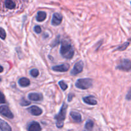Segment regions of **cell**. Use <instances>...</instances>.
Listing matches in <instances>:
<instances>
[{
	"label": "cell",
	"mask_w": 131,
	"mask_h": 131,
	"mask_svg": "<svg viewBox=\"0 0 131 131\" xmlns=\"http://www.w3.org/2000/svg\"><path fill=\"white\" fill-rule=\"evenodd\" d=\"M60 52L61 56L66 59H72L74 55V50L72 45L65 40L61 42Z\"/></svg>",
	"instance_id": "cell-1"
},
{
	"label": "cell",
	"mask_w": 131,
	"mask_h": 131,
	"mask_svg": "<svg viewBox=\"0 0 131 131\" xmlns=\"http://www.w3.org/2000/svg\"><path fill=\"white\" fill-rule=\"evenodd\" d=\"M29 104H30V102L26 101V100L24 99H22L21 101H20V105L21 106H29Z\"/></svg>",
	"instance_id": "cell-23"
},
{
	"label": "cell",
	"mask_w": 131,
	"mask_h": 131,
	"mask_svg": "<svg viewBox=\"0 0 131 131\" xmlns=\"http://www.w3.org/2000/svg\"><path fill=\"white\" fill-rule=\"evenodd\" d=\"M28 112L34 116H40L42 114V110L37 106H32L27 110Z\"/></svg>",
	"instance_id": "cell-9"
},
{
	"label": "cell",
	"mask_w": 131,
	"mask_h": 131,
	"mask_svg": "<svg viewBox=\"0 0 131 131\" xmlns=\"http://www.w3.org/2000/svg\"><path fill=\"white\" fill-rule=\"evenodd\" d=\"M28 130L29 131H40L42 130L40 125L39 123L37 122L33 121L28 125Z\"/></svg>",
	"instance_id": "cell-11"
},
{
	"label": "cell",
	"mask_w": 131,
	"mask_h": 131,
	"mask_svg": "<svg viewBox=\"0 0 131 131\" xmlns=\"http://www.w3.org/2000/svg\"><path fill=\"white\" fill-rule=\"evenodd\" d=\"M46 17H47V14L45 12L40 11L37 13L36 19L38 22H43L46 19Z\"/></svg>",
	"instance_id": "cell-17"
},
{
	"label": "cell",
	"mask_w": 131,
	"mask_h": 131,
	"mask_svg": "<svg viewBox=\"0 0 131 131\" xmlns=\"http://www.w3.org/2000/svg\"></svg>",
	"instance_id": "cell-30"
},
{
	"label": "cell",
	"mask_w": 131,
	"mask_h": 131,
	"mask_svg": "<svg viewBox=\"0 0 131 131\" xmlns=\"http://www.w3.org/2000/svg\"><path fill=\"white\" fill-rule=\"evenodd\" d=\"M6 34L5 29L2 28H0V38L2 40H5L6 38Z\"/></svg>",
	"instance_id": "cell-22"
},
{
	"label": "cell",
	"mask_w": 131,
	"mask_h": 131,
	"mask_svg": "<svg viewBox=\"0 0 131 131\" xmlns=\"http://www.w3.org/2000/svg\"><path fill=\"white\" fill-rule=\"evenodd\" d=\"M18 83L21 87H28L30 84V81L26 78H22L19 79Z\"/></svg>",
	"instance_id": "cell-16"
},
{
	"label": "cell",
	"mask_w": 131,
	"mask_h": 131,
	"mask_svg": "<svg viewBox=\"0 0 131 131\" xmlns=\"http://www.w3.org/2000/svg\"><path fill=\"white\" fill-rule=\"evenodd\" d=\"M34 31L36 33L39 34V33H40L41 32H42V29H41L40 26H35L34 28Z\"/></svg>",
	"instance_id": "cell-25"
},
{
	"label": "cell",
	"mask_w": 131,
	"mask_h": 131,
	"mask_svg": "<svg viewBox=\"0 0 131 131\" xmlns=\"http://www.w3.org/2000/svg\"><path fill=\"white\" fill-rule=\"evenodd\" d=\"M129 46V42H125L124 44H122V46H120V47H118L116 50H118V51H124V50L126 49L127 48L128 46Z\"/></svg>",
	"instance_id": "cell-21"
},
{
	"label": "cell",
	"mask_w": 131,
	"mask_h": 131,
	"mask_svg": "<svg viewBox=\"0 0 131 131\" xmlns=\"http://www.w3.org/2000/svg\"><path fill=\"white\" fill-rule=\"evenodd\" d=\"M30 75L33 78H37L39 75V71L37 69H33L30 70Z\"/></svg>",
	"instance_id": "cell-19"
},
{
	"label": "cell",
	"mask_w": 131,
	"mask_h": 131,
	"mask_svg": "<svg viewBox=\"0 0 131 131\" xmlns=\"http://www.w3.org/2000/svg\"><path fill=\"white\" fill-rule=\"evenodd\" d=\"M0 114L9 119H13L14 116L10 110L9 107L6 105L0 106Z\"/></svg>",
	"instance_id": "cell-5"
},
{
	"label": "cell",
	"mask_w": 131,
	"mask_h": 131,
	"mask_svg": "<svg viewBox=\"0 0 131 131\" xmlns=\"http://www.w3.org/2000/svg\"><path fill=\"white\" fill-rule=\"evenodd\" d=\"M92 84H93V81L90 78L79 79L75 83V87L81 90L88 89L92 86Z\"/></svg>",
	"instance_id": "cell-3"
},
{
	"label": "cell",
	"mask_w": 131,
	"mask_h": 131,
	"mask_svg": "<svg viewBox=\"0 0 131 131\" xmlns=\"http://www.w3.org/2000/svg\"><path fill=\"white\" fill-rule=\"evenodd\" d=\"M93 126H94V122H93L92 120H88V121L86 122L84 127H85V129H86V130H92V129H93Z\"/></svg>",
	"instance_id": "cell-18"
},
{
	"label": "cell",
	"mask_w": 131,
	"mask_h": 131,
	"mask_svg": "<svg viewBox=\"0 0 131 131\" xmlns=\"http://www.w3.org/2000/svg\"><path fill=\"white\" fill-rule=\"evenodd\" d=\"M67 107L68 106L66 104H63L59 113L54 116L55 120H56V127L59 128V129L63 127L64 125V120H65V118H66Z\"/></svg>",
	"instance_id": "cell-2"
},
{
	"label": "cell",
	"mask_w": 131,
	"mask_h": 131,
	"mask_svg": "<svg viewBox=\"0 0 131 131\" xmlns=\"http://www.w3.org/2000/svg\"><path fill=\"white\" fill-rule=\"evenodd\" d=\"M5 7L8 10H14L16 7V3L14 0H5Z\"/></svg>",
	"instance_id": "cell-13"
},
{
	"label": "cell",
	"mask_w": 131,
	"mask_h": 131,
	"mask_svg": "<svg viewBox=\"0 0 131 131\" xmlns=\"http://www.w3.org/2000/svg\"><path fill=\"white\" fill-rule=\"evenodd\" d=\"M28 99L30 101L38 102V101H42L43 100V97L42 93H30L28 94Z\"/></svg>",
	"instance_id": "cell-10"
},
{
	"label": "cell",
	"mask_w": 131,
	"mask_h": 131,
	"mask_svg": "<svg viewBox=\"0 0 131 131\" xmlns=\"http://www.w3.org/2000/svg\"><path fill=\"white\" fill-rule=\"evenodd\" d=\"M6 102V99L3 93L0 92V104H4Z\"/></svg>",
	"instance_id": "cell-24"
},
{
	"label": "cell",
	"mask_w": 131,
	"mask_h": 131,
	"mask_svg": "<svg viewBox=\"0 0 131 131\" xmlns=\"http://www.w3.org/2000/svg\"><path fill=\"white\" fill-rule=\"evenodd\" d=\"M63 20V16L61 14L59 13H54L52 15V20H51V24L52 26H58L61 23Z\"/></svg>",
	"instance_id": "cell-7"
},
{
	"label": "cell",
	"mask_w": 131,
	"mask_h": 131,
	"mask_svg": "<svg viewBox=\"0 0 131 131\" xmlns=\"http://www.w3.org/2000/svg\"><path fill=\"white\" fill-rule=\"evenodd\" d=\"M72 118L74 122L77 123H80L82 120L81 115L79 113L76 112V111H71L70 113Z\"/></svg>",
	"instance_id": "cell-14"
},
{
	"label": "cell",
	"mask_w": 131,
	"mask_h": 131,
	"mask_svg": "<svg viewBox=\"0 0 131 131\" xmlns=\"http://www.w3.org/2000/svg\"><path fill=\"white\" fill-rule=\"evenodd\" d=\"M59 37H60V36H58V38H56V41H54V42L53 43H52V47H54V46H56V45H58L59 43V42H60V40H59Z\"/></svg>",
	"instance_id": "cell-27"
},
{
	"label": "cell",
	"mask_w": 131,
	"mask_h": 131,
	"mask_svg": "<svg viewBox=\"0 0 131 131\" xmlns=\"http://www.w3.org/2000/svg\"><path fill=\"white\" fill-rule=\"evenodd\" d=\"M69 69H70V65L68 63L56 65V66H54L52 67V69L54 71L59 72H65L68 71Z\"/></svg>",
	"instance_id": "cell-8"
},
{
	"label": "cell",
	"mask_w": 131,
	"mask_h": 131,
	"mask_svg": "<svg viewBox=\"0 0 131 131\" xmlns=\"http://www.w3.org/2000/svg\"><path fill=\"white\" fill-rule=\"evenodd\" d=\"M0 130L3 131H10L12 130V128L7 122L0 118Z\"/></svg>",
	"instance_id": "cell-15"
},
{
	"label": "cell",
	"mask_w": 131,
	"mask_h": 131,
	"mask_svg": "<svg viewBox=\"0 0 131 131\" xmlns=\"http://www.w3.org/2000/svg\"><path fill=\"white\" fill-rule=\"evenodd\" d=\"M83 67H84V63L82 61H79L77 62L74 65V67L70 71V74L72 75H78V74H80L83 70Z\"/></svg>",
	"instance_id": "cell-6"
},
{
	"label": "cell",
	"mask_w": 131,
	"mask_h": 131,
	"mask_svg": "<svg viewBox=\"0 0 131 131\" xmlns=\"http://www.w3.org/2000/svg\"><path fill=\"white\" fill-rule=\"evenodd\" d=\"M127 101H131V88H130V90H129L128 93H127L126 95V97H125Z\"/></svg>",
	"instance_id": "cell-26"
},
{
	"label": "cell",
	"mask_w": 131,
	"mask_h": 131,
	"mask_svg": "<svg viewBox=\"0 0 131 131\" xmlns=\"http://www.w3.org/2000/svg\"><path fill=\"white\" fill-rule=\"evenodd\" d=\"M74 97V94H69V97H68V101L69 102H70V101L72 100V97Z\"/></svg>",
	"instance_id": "cell-28"
},
{
	"label": "cell",
	"mask_w": 131,
	"mask_h": 131,
	"mask_svg": "<svg viewBox=\"0 0 131 131\" xmlns=\"http://www.w3.org/2000/svg\"><path fill=\"white\" fill-rule=\"evenodd\" d=\"M116 69L125 72L131 71V61L128 59H124L121 60Z\"/></svg>",
	"instance_id": "cell-4"
},
{
	"label": "cell",
	"mask_w": 131,
	"mask_h": 131,
	"mask_svg": "<svg viewBox=\"0 0 131 131\" xmlns=\"http://www.w3.org/2000/svg\"><path fill=\"white\" fill-rule=\"evenodd\" d=\"M58 84H59V86H60V88H61V90H62L65 91L68 88V85L65 83V82L63 81H61L59 82Z\"/></svg>",
	"instance_id": "cell-20"
},
{
	"label": "cell",
	"mask_w": 131,
	"mask_h": 131,
	"mask_svg": "<svg viewBox=\"0 0 131 131\" xmlns=\"http://www.w3.org/2000/svg\"><path fill=\"white\" fill-rule=\"evenodd\" d=\"M3 72V67L1 65H0V73Z\"/></svg>",
	"instance_id": "cell-29"
},
{
	"label": "cell",
	"mask_w": 131,
	"mask_h": 131,
	"mask_svg": "<svg viewBox=\"0 0 131 131\" xmlns=\"http://www.w3.org/2000/svg\"><path fill=\"white\" fill-rule=\"evenodd\" d=\"M83 102L84 103L87 104L88 105H92V106H95V105L97 104V101L96 99L95 98L94 96L90 95L87 96V97H84L83 98Z\"/></svg>",
	"instance_id": "cell-12"
}]
</instances>
